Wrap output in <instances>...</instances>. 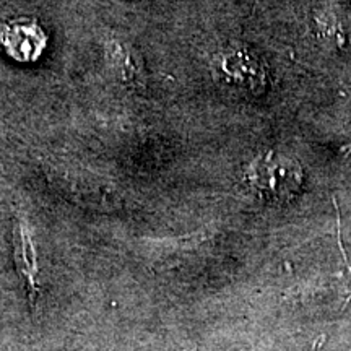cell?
<instances>
[{
	"label": "cell",
	"mask_w": 351,
	"mask_h": 351,
	"mask_svg": "<svg viewBox=\"0 0 351 351\" xmlns=\"http://www.w3.org/2000/svg\"><path fill=\"white\" fill-rule=\"evenodd\" d=\"M245 181L261 197L274 205L288 204L300 194L302 186L301 165L293 158L269 152L258 155L245 169Z\"/></svg>",
	"instance_id": "6da1fadb"
},
{
	"label": "cell",
	"mask_w": 351,
	"mask_h": 351,
	"mask_svg": "<svg viewBox=\"0 0 351 351\" xmlns=\"http://www.w3.org/2000/svg\"><path fill=\"white\" fill-rule=\"evenodd\" d=\"M0 44L12 59L34 62L47 46V36L36 19H12L0 26Z\"/></svg>",
	"instance_id": "7a4b0ae2"
},
{
	"label": "cell",
	"mask_w": 351,
	"mask_h": 351,
	"mask_svg": "<svg viewBox=\"0 0 351 351\" xmlns=\"http://www.w3.org/2000/svg\"><path fill=\"white\" fill-rule=\"evenodd\" d=\"M13 257H15V265L19 274L23 278V283L26 287V293H28L32 302L36 301L38 296V262H36V251L29 236L28 228H26L21 221H16L15 228H13Z\"/></svg>",
	"instance_id": "3957f363"
}]
</instances>
